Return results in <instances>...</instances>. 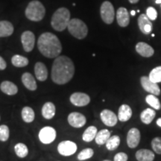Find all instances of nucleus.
Segmentation results:
<instances>
[{"instance_id":"nucleus-17","label":"nucleus","mask_w":161,"mask_h":161,"mask_svg":"<svg viewBox=\"0 0 161 161\" xmlns=\"http://www.w3.org/2000/svg\"><path fill=\"white\" fill-rule=\"evenodd\" d=\"M136 51L139 55L145 58H150L154 55V51L152 46L144 42H140L136 45Z\"/></svg>"},{"instance_id":"nucleus-4","label":"nucleus","mask_w":161,"mask_h":161,"mask_svg":"<svg viewBox=\"0 0 161 161\" xmlns=\"http://www.w3.org/2000/svg\"><path fill=\"white\" fill-rule=\"evenodd\" d=\"M46 9L43 4L37 0L29 3L25 9V17L34 22L41 21L44 18Z\"/></svg>"},{"instance_id":"nucleus-32","label":"nucleus","mask_w":161,"mask_h":161,"mask_svg":"<svg viewBox=\"0 0 161 161\" xmlns=\"http://www.w3.org/2000/svg\"><path fill=\"white\" fill-rule=\"evenodd\" d=\"M149 79L154 83H159L161 82V66H157L153 69L148 75Z\"/></svg>"},{"instance_id":"nucleus-10","label":"nucleus","mask_w":161,"mask_h":161,"mask_svg":"<svg viewBox=\"0 0 161 161\" xmlns=\"http://www.w3.org/2000/svg\"><path fill=\"white\" fill-rule=\"evenodd\" d=\"M70 102L76 107H84L89 104L90 97L84 92H76L72 93L69 97Z\"/></svg>"},{"instance_id":"nucleus-23","label":"nucleus","mask_w":161,"mask_h":161,"mask_svg":"<svg viewBox=\"0 0 161 161\" xmlns=\"http://www.w3.org/2000/svg\"><path fill=\"white\" fill-rule=\"evenodd\" d=\"M14 29L11 23L8 21H0V37H6L14 33Z\"/></svg>"},{"instance_id":"nucleus-40","label":"nucleus","mask_w":161,"mask_h":161,"mask_svg":"<svg viewBox=\"0 0 161 161\" xmlns=\"http://www.w3.org/2000/svg\"><path fill=\"white\" fill-rule=\"evenodd\" d=\"M157 125H158L159 127H161V118L158 119L157 120Z\"/></svg>"},{"instance_id":"nucleus-19","label":"nucleus","mask_w":161,"mask_h":161,"mask_svg":"<svg viewBox=\"0 0 161 161\" xmlns=\"http://www.w3.org/2000/svg\"><path fill=\"white\" fill-rule=\"evenodd\" d=\"M21 79L23 85L28 90H31V91H35V90H37V82H36V80L31 73H29V72H25V73H23V75H22Z\"/></svg>"},{"instance_id":"nucleus-38","label":"nucleus","mask_w":161,"mask_h":161,"mask_svg":"<svg viewBox=\"0 0 161 161\" xmlns=\"http://www.w3.org/2000/svg\"><path fill=\"white\" fill-rule=\"evenodd\" d=\"M128 155L124 152H119L116 154L114 157V161H127L128 160Z\"/></svg>"},{"instance_id":"nucleus-6","label":"nucleus","mask_w":161,"mask_h":161,"mask_svg":"<svg viewBox=\"0 0 161 161\" xmlns=\"http://www.w3.org/2000/svg\"><path fill=\"white\" fill-rule=\"evenodd\" d=\"M100 14L104 23L106 24H111L114 22L115 11L111 3L105 1L102 3L100 8Z\"/></svg>"},{"instance_id":"nucleus-18","label":"nucleus","mask_w":161,"mask_h":161,"mask_svg":"<svg viewBox=\"0 0 161 161\" xmlns=\"http://www.w3.org/2000/svg\"><path fill=\"white\" fill-rule=\"evenodd\" d=\"M35 73L37 80L45 81L48 78V69L45 64L42 62H37L35 66Z\"/></svg>"},{"instance_id":"nucleus-44","label":"nucleus","mask_w":161,"mask_h":161,"mask_svg":"<svg viewBox=\"0 0 161 161\" xmlns=\"http://www.w3.org/2000/svg\"><path fill=\"white\" fill-rule=\"evenodd\" d=\"M104 161H110V160H104Z\"/></svg>"},{"instance_id":"nucleus-20","label":"nucleus","mask_w":161,"mask_h":161,"mask_svg":"<svg viewBox=\"0 0 161 161\" xmlns=\"http://www.w3.org/2000/svg\"><path fill=\"white\" fill-rule=\"evenodd\" d=\"M1 91L8 96H14L18 92V87L17 85L10 80H4L0 84Z\"/></svg>"},{"instance_id":"nucleus-39","label":"nucleus","mask_w":161,"mask_h":161,"mask_svg":"<svg viewBox=\"0 0 161 161\" xmlns=\"http://www.w3.org/2000/svg\"><path fill=\"white\" fill-rule=\"evenodd\" d=\"M6 67H7V64H6L5 60L0 56V70H5Z\"/></svg>"},{"instance_id":"nucleus-26","label":"nucleus","mask_w":161,"mask_h":161,"mask_svg":"<svg viewBox=\"0 0 161 161\" xmlns=\"http://www.w3.org/2000/svg\"><path fill=\"white\" fill-rule=\"evenodd\" d=\"M156 116V113L153 109L151 108H147V109L144 110L140 114V119L141 121L143 122L144 124L148 125L152 122L154 117Z\"/></svg>"},{"instance_id":"nucleus-27","label":"nucleus","mask_w":161,"mask_h":161,"mask_svg":"<svg viewBox=\"0 0 161 161\" xmlns=\"http://www.w3.org/2000/svg\"><path fill=\"white\" fill-rule=\"evenodd\" d=\"M98 133V130L95 126H90L84 130L83 135H82V139L84 142H91L96 138V134Z\"/></svg>"},{"instance_id":"nucleus-14","label":"nucleus","mask_w":161,"mask_h":161,"mask_svg":"<svg viewBox=\"0 0 161 161\" xmlns=\"http://www.w3.org/2000/svg\"><path fill=\"white\" fill-rule=\"evenodd\" d=\"M138 25L140 30L144 35H149L152 31V23L146 14H141L138 18Z\"/></svg>"},{"instance_id":"nucleus-1","label":"nucleus","mask_w":161,"mask_h":161,"mask_svg":"<svg viewBox=\"0 0 161 161\" xmlns=\"http://www.w3.org/2000/svg\"><path fill=\"white\" fill-rule=\"evenodd\" d=\"M75 74V65L66 56L55 58L52 68V79L54 83L62 85L70 81Z\"/></svg>"},{"instance_id":"nucleus-28","label":"nucleus","mask_w":161,"mask_h":161,"mask_svg":"<svg viewBox=\"0 0 161 161\" xmlns=\"http://www.w3.org/2000/svg\"><path fill=\"white\" fill-rule=\"evenodd\" d=\"M110 137V132L108 129H102L96 134L95 140L96 142L99 146L105 144L108 139Z\"/></svg>"},{"instance_id":"nucleus-12","label":"nucleus","mask_w":161,"mask_h":161,"mask_svg":"<svg viewBox=\"0 0 161 161\" xmlns=\"http://www.w3.org/2000/svg\"><path fill=\"white\" fill-rule=\"evenodd\" d=\"M68 123L73 128H79L86 124V119L85 116L80 113L72 112L68 115Z\"/></svg>"},{"instance_id":"nucleus-36","label":"nucleus","mask_w":161,"mask_h":161,"mask_svg":"<svg viewBox=\"0 0 161 161\" xmlns=\"http://www.w3.org/2000/svg\"><path fill=\"white\" fill-rule=\"evenodd\" d=\"M152 146L154 152L158 154H161V137L153 139L152 141Z\"/></svg>"},{"instance_id":"nucleus-25","label":"nucleus","mask_w":161,"mask_h":161,"mask_svg":"<svg viewBox=\"0 0 161 161\" xmlns=\"http://www.w3.org/2000/svg\"><path fill=\"white\" fill-rule=\"evenodd\" d=\"M22 119L26 123H31L35 120V114L34 110L30 107H24L21 112Z\"/></svg>"},{"instance_id":"nucleus-5","label":"nucleus","mask_w":161,"mask_h":161,"mask_svg":"<svg viewBox=\"0 0 161 161\" xmlns=\"http://www.w3.org/2000/svg\"><path fill=\"white\" fill-rule=\"evenodd\" d=\"M67 29L69 33L78 40L84 39L88 34V28L86 24L82 20L76 18L70 19Z\"/></svg>"},{"instance_id":"nucleus-21","label":"nucleus","mask_w":161,"mask_h":161,"mask_svg":"<svg viewBox=\"0 0 161 161\" xmlns=\"http://www.w3.org/2000/svg\"><path fill=\"white\" fill-rule=\"evenodd\" d=\"M132 110L128 104H122L119 108L118 119L121 122H127L131 118Z\"/></svg>"},{"instance_id":"nucleus-37","label":"nucleus","mask_w":161,"mask_h":161,"mask_svg":"<svg viewBox=\"0 0 161 161\" xmlns=\"http://www.w3.org/2000/svg\"><path fill=\"white\" fill-rule=\"evenodd\" d=\"M146 15L150 20H155L158 17V12L153 7H148L146 10Z\"/></svg>"},{"instance_id":"nucleus-42","label":"nucleus","mask_w":161,"mask_h":161,"mask_svg":"<svg viewBox=\"0 0 161 161\" xmlns=\"http://www.w3.org/2000/svg\"><path fill=\"white\" fill-rule=\"evenodd\" d=\"M130 14H131V16H134V15L136 14V11L133 10V11H130Z\"/></svg>"},{"instance_id":"nucleus-33","label":"nucleus","mask_w":161,"mask_h":161,"mask_svg":"<svg viewBox=\"0 0 161 161\" xmlns=\"http://www.w3.org/2000/svg\"><path fill=\"white\" fill-rule=\"evenodd\" d=\"M146 102L149 104L150 106H152L153 108L156 110H160V102L159 99L157 97L154 96V95H148L146 96Z\"/></svg>"},{"instance_id":"nucleus-7","label":"nucleus","mask_w":161,"mask_h":161,"mask_svg":"<svg viewBox=\"0 0 161 161\" xmlns=\"http://www.w3.org/2000/svg\"><path fill=\"white\" fill-rule=\"evenodd\" d=\"M38 136L42 143L50 144L55 141L57 133H56V130L52 127L46 126L40 130Z\"/></svg>"},{"instance_id":"nucleus-22","label":"nucleus","mask_w":161,"mask_h":161,"mask_svg":"<svg viewBox=\"0 0 161 161\" xmlns=\"http://www.w3.org/2000/svg\"><path fill=\"white\" fill-rule=\"evenodd\" d=\"M55 105L52 102H46L42 108V115L46 119H52L55 116Z\"/></svg>"},{"instance_id":"nucleus-45","label":"nucleus","mask_w":161,"mask_h":161,"mask_svg":"<svg viewBox=\"0 0 161 161\" xmlns=\"http://www.w3.org/2000/svg\"><path fill=\"white\" fill-rule=\"evenodd\" d=\"M0 119H1V118H0Z\"/></svg>"},{"instance_id":"nucleus-16","label":"nucleus","mask_w":161,"mask_h":161,"mask_svg":"<svg viewBox=\"0 0 161 161\" xmlns=\"http://www.w3.org/2000/svg\"><path fill=\"white\" fill-rule=\"evenodd\" d=\"M116 19L119 25L121 27H127L130 23V15L125 8L121 7L116 12Z\"/></svg>"},{"instance_id":"nucleus-30","label":"nucleus","mask_w":161,"mask_h":161,"mask_svg":"<svg viewBox=\"0 0 161 161\" xmlns=\"http://www.w3.org/2000/svg\"><path fill=\"white\" fill-rule=\"evenodd\" d=\"M14 151L17 157L20 158H24L29 154V148L26 145L22 142L16 144L14 146Z\"/></svg>"},{"instance_id":"nucleus-34","label":"nucleus","mask_w":161,"mask_h":161,"mask_svg":"<svg viewBox=\"0 0 161 161\" xmlns=\"http://www.w3.org/2000/svg\"><path fill=\"white\" fill-rule=\"evenodd\" d=\"M94 154V152L92 148H87L85 149L82 150L78 155V160H85L87 159L91 158Z\"/></svg>"},{"instance_id":"nucleus-35","label":"nucleus","mask_w":161,"mask_h":161,"mask_svg":"<svg viewBox=\"0 0 161 161\" xmlns=\"http://www.w3.org/2000/svg\"><path fill=\"white\" fill-rule=\"evenodd\" d=\"M10 136L9 128L5 125H0V141L6 142L8 140Z\"/></svg>"},{"instance_id":"nucleus-43","label":"nucleus","mask_w":161,"mask_h":161,"mask_svg":"<svg viewBox=\"0 0 161 161\" xmlns=\"http://www.w3.org/2000/svg\"><path fill=\"white\" fill-rule=\"evenodd\" d=\"M156 4H161V0H156Z\"/></svg>"},{"instance_id":"nucleus-13","label":"nucleus","mask_w":161,"mask_h":161,"mask_svg":"<svg viewBox=\"0 0 161 161\" xmlns=\"http://www.w3.org/2000/svg\"><path fill=\"white\" fill-rule=\"evenodd\" d=\"M100 117L102 122L107 126L113 127L118 122V116L114 112L108 109H104L101 112Z\"/></svg>"},{"instance_id":"nucleus-24","label":"nucleus","mask_w":161,"mask_h":161,"mask_svg":"<svg viewBox=\"0 0 161 161\" xmlns=\"http://www.w3.org/2000/svg\"><path fill=\"white\" fill-rule=\"evenodd\" d=\"M154 158V152L148 149H140L136 153V158L138 161H153Z\"/></svg>"},{"instance_id":"nucleus-8","label":"nucleus","mask_w":161,"mask_h":161,"mask_svg":"<svg viewBox=\"0 0 161 161\" xmlns=\"http://www.w3.org/2000/svg\"><path fill=\"white\" fill-rule=\"evenodd\" d=\"M58 151L59 154L63 156H71L77 151V145L70 140L62 141L58 144Z\"/></svg>"},{"instance_id":"nucleus-9","label":"nucleus","mask_w":161,"mask_h":161,"mask_svg":"<svg viewBox=\"0 0 161 161\" xmlns=\"http://www.w3.org/2000/svg\"><path fill=\"white\" fill-rule=\"evenodd\" d=\"M21 42L25 52H31L35 43V36L33 32L31 31H24L21 35Z\"/></svg>"},{"instance_id":"nucleus-2","label":"nucleus","mask_w":161,"mask_h":161,"mask_svg":"<svg viewBox=\"0 0 161 161\" xmlns=\"http://www.w3.org/2000/svg\"><path fill=\"white\" fill-rule=\"evenodd\" d=\"M37 48L40 53L48 58L58 57L62 51L60 40L55 35L50 32H45L40 36Z\"/></svg>"},{"instance_id":"nucleus-3","label":"nucleus","mask_w":161,"mask_h":161,"mask_svg":"<svg viewBox=\"0 0 161 161\" xmlns=\"http://www.w3.org/2000/svg\"><path fill=\"white\" fill-rule=\"evenodd\" d=\"M70 21V12L66 8H60L52 17L51 25L55 31H62L67 28Z\"/></svg>"},{"instance_id":"nucleus-29","label":"nucleus","mask_w":161,"mask_h":161,"mask_svg":"<svg viewBox=\"0 0 161 161\" xmlns=\"http://www.w3.org/2000/svg\"><path fill=\"white\" fill-rule=\"evenodd\" d=\"M11 63L16 67H24L29 64V60L24 56L15 55L11 58Z\"/></svg>"},{"instance_id":"nucleus-31","label":"nucleus","mask_w":161,"mask_h":161,"mask_svg":"<svg viewBox=\"0 0 161 161\" xmlns=\"http://www.w3.org/2000/svg\"><path fill=\"white\" fill-rule=\"evenodd\" d=\"M120 144V137L117 135L110 136L105 143L106 148L109 151H114L118 148Z\"/></svg>"},{"instance_id":"nucleus-15","label":"nucleus","mask_w":161,"mask_h":161,"mask_svg":"<svg viewBox=\"0 0 161 161\" xmlns=\"http://www.w3.org/2000/svg\"><path fill=\"white\" fill-rule=\"evenodd\" d=\"M140 141V132L137 128H133L129 130L127 135V144L129 148H134L138 146Z\"/></svg>"},{"instance_id":"nucleus-11","label":"nucleus","mask_w":161,"mask_h":161,"mask_svg":"<svg viewBox=\"0 0 161 161\" xmlns=\"http://www.w3.org/2000/svg\"><path fill=\"white\" fill-rule=\"evenodd\" d=\"M140 83L142 88L146 92H150L154 96H159L160 94V89L158 84L154 83L147 76H142L140 78Z\"/></svg>"},{"instance_id":"nucleus-41","label":"nucleus","mask_w":161,"mask_h":161,"mask_svg":"<svg viewBox=\"0 0 161 161\" xmlns=\"http://www.w3.org/2000/svg\"><path fill=\"white\" fill-rule=\"evenodd\" d=\"M131 4H136L139 2V0H128Z\"/></svg>"}]
</instances>
